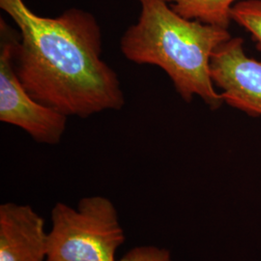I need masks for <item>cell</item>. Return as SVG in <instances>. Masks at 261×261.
<instances>
[{"mask_svg": "<svg viewBox=\"0 0 261 261\" xmlns=\"http://www.w3.org/2000/svg\"><path fill=\"white\" fill-rule=\"evenodd\" d=\"M215 86L224 103L252 116L261 115V61L247 56L242 38L231 37L216 48L210 63Z\"/></svg>", "mask_w": 261, "mask_h": 261, "instance_id": "5", "label": "cell"}, {"mask_svg": "<svg viewBox=\"0 0 261 261\" xmlns=\"http://www.w3.org/2000/svg\"><path fill=\"white\" fill-rule=\"evenodd\" d=\"M232 21L246 29L261 53V0H241L231 10Z\"/></svg>", "mask_w": 261, "mask_h": 261, "instance_id": "8", "label": "cell"}, {"mask_svg": "<svg viewBox=\"0 0 261 261\" xmlns=\"http://www.w3.org/2000/svg\"><path fill=\"white\" fill-rule=\"evenodd\" d=\"M46 261H116L125 242L118 213L103 196H88L77 208L57 202L51 210Z\"/></svg>", "mask_w": 261, "mask_h": 261, "instance_id": "3", "label": "cell"}, {"mask_svg": "<svg viewBox=\"0 0 261 261\" xmlns=\"http://www.w3.org/2000/svg\"><path fill=\"white\" fill-rule=\"evenodd\" d=\"M120 261H172L167 249L156 246H140L133 248Z\"/></svg>", "mask_w": 261, "mask_h": 261, "instance_id": "9", "label": "cell"}, {"mask_svg": "<svg viewBox=\"0 0 261 261\" xmlns=\"http://www.w3.org/2000/svg\"><path fill=\"white\" fill-rule=\"evenodd\" d=\"M183 18L228 29L231 10L241 0H167Z\"/></svg>", "mask_w": 261, "mask_h": 261, "instance_id": "7", "label": "cell"}, {"mask_svg": "<svg viewBox=\"0 0 261 261\" xmlns=\"http://www.w3.org/2000/svg\"><path fill=\"white\" fill-rule=\"evenodd\" d=\"M0 8L19 28L15 68L35 101L67 117L121 110L120 81L101 57L102 33L92 14L72 8L41 17L23 0H0Z\"/></svg>", "mask_w": 261, "mask_h": 261, "instance_id": "1", "label": "cell"}, {"mask_svg": "<svg viewBox=\"0 0 261 261\" xmlns=\"http://www.w3.org/2000/svg\"><path fill=\"white\" fill-rule=\"evenodd\" d=\"M20 40L16 29L0 19V121L25 130L39 143L58 144L67 116L35 101L19 82L15 50Z\"/></svg>", "mask_w": 261, "mask_h": 261, "instance_id": "4", "label": "cell"}, {"mask_svg": "<svg viewBox=\"0 0 261 261\" xmlns=\"http://www.w3.org/2000/svg\"><path fill=\"white\" fill-rule=\"evenodd\" d=\"M45 221L29 205H0V261H46Z\"/></svg>", "mask_w": 261, "mask_h": 261, "instance_id": "6", "label": "cell"}, {"mask_svg": "<svg viewBox=\"0 0 261 261\" xmlns=\"http://www.w3.org/2000/svg\"><path fill=\"white\" fill-rule=\"evenodd\" d=\"M140 15L120 40L124 56L139 65L163 69L180 97H199L212 110L224 100L216 90L210 63L216 48L231 38L226 28L185 19L167 0H138Z\"/></svg>", "mask_w": 261, "mask_h": 261, "instance_id": "2", "label": "cell"}]
</instances>
